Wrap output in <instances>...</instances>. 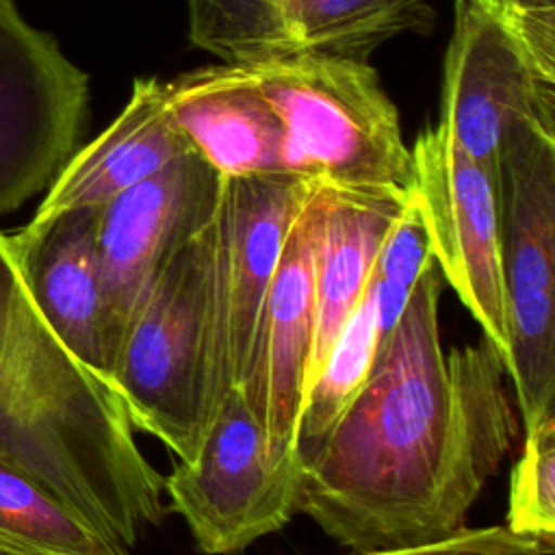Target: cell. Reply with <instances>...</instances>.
Instances as JSON below:
<instances>
[{
    "label": "cell",
    "mask_w": 555,
    "mask_h": 555,
    "mask_svg": "<svg viewBox=\"0 0 555 555\" xmlns=\"http://www.w3.org/2000/svg\"><path fill=\"white\" fill-rule=\"evenodd\" d=\"M442 284L434 260L362 388L304 462L299 512L351 553L462 531L516 438L499 349L481 334L442 351Z\"/></svg>",
    "instance_id": "cell-1"
},
{
    "label": "cell",
    "mask_w": 555,
    "mask_h": 555,
    "mask_svg": "<svg viewBox=\"0 0 555 555\" xmlns=\"http://www.w3.org/2000/svg\"><path fill=\"white\" fill-rule=\"evenodd\" d=\"M0 462L128 555L165 518L163 475L141 453L119 395L52 332L2 232Z\"/></svg>",
    "instance_id": "cell-2"
},
{
    "label": "cell",
    "mask_w": 555,
    "mask_h": 555,
    "mask_svg": "<svg viewBox=\"0 0 555 555\" xmlns=\"http://www.w3.org/2000/svg\"><path fill=\"white\" fill-rule=\"evenodd\" d=\"M217 243L212 212L141 297L108 377L132 427L158 438L180 462L197 457L212 421Z\"/></svg>",
    "instance_id": "cell-3"
},
{
    "label": "cell",
    "mask_w": 555,
    "mask_h": 555,
    "mask_svg": "<svg viewBox=\"0 0 555 555\" xmlns=\"http://www.w3.org/2000/svg\"><path fill=\"white\" fill-rule=\"evenodd\" d=\"M282 124L284 173L340 189H412V154L364 59L299 56L251 65Z\"/></svg>",
    "instance_id": "cell-4"
},
{
    "label": "cell",
    "mask_w": 555,
    "mask_h": 555,
    "mask_svg": "<svg viewBox=\"0 0 555 555\" xmlns=\"http://www.w3.org/2000/svg\"><path fill=\"white\" fill-rule=\"evenodd\" d=\"M496 225L522 429L555 410V126L522 119L496 154Z\"/></svg>",
    "instance_id": "cell-5"
},
{
    "label": "cell",
    "mask_w": 555,
    "mask_h": 555,
    "mask_svg": "<svg viewBox=\"0 0 555 555\" xmlns=\"http://www.w3.org/2000/svg\"><path fill=\"white\" fill-rule=\"evenodd\" d=\"M304 462L297 451L271 455L264 434L232 386L193 462L163 477L171 507L206 555H234L280 531L299 512Z\"/></svg>",
    "instance_id": "cell-6"
},
{
    "label": "cell",
    "mask_w": 555,
    "mask_h": 555,
    "mask_svg": "<svg viewBox=\"0 0 555 555\" xmlns=\"http://www.w3.org/2000/svg\"><path fill=\"white\" fill-rule=\"evenodd\" d=\"M89 82L13 0H0V215L48 189L76 152Z\"/></svg>",
    "instance_id": "cell-7"
},
{
    "label": "cell",
    "mask_w": 555,
    "mask_h": 555,
    "mask_svg": "<svg viewBox=\"0 0 555 555\" xmlns=\"http://www.w3.org/2000/svg\"><path fill=\"white\" fill-rule=\"evenodd\" d=\"M314 182L291 173L221 176L215 208L210 414L238 386L288 230Z\"/></svg>",
    "instance_id": "cell-8"
},
{
    "label": "cell",
    "mask_w": 555,
    "mask_h": 555,
    "mask_svg": "<svg viewBox=\"0 0 555 555\" xmlns=\"http://www.w3.org/2000/svg\"><path fill=\"white\" fill-rule=\"evenodd\" d=\"M191 41L234 65L299 56L364 59L403 33H427V0H186Z\"/></svg>",
    "instance_id": "cell-9"
},
{
    "label": "cell",
    "mask_w": 555,
    "mask_h": 555,
    "mask_svg": "<svg viewBox=\"0 0 555 555\" xmlns=\"http://www.w3.org/2000/svg\"><path fill=\"white\" fill-rule=\"evenodd\" d=\"M221 176L193 150L98 208L95 249L108 377L126 327L169 258L212 217Z\"/></svg>",
    "instance_id": "cell-10"
},
{
    "label": "cell",
    "mask_w": 555,
    "mask_h": 555,
    "mask_svg": "<svg viewBox=\"0 0 555 555\" xmlns=\"http://www.w3.org/2000/svg\"><path fill=\"white\" fill-rule=\"evenodd\" d=\"M412 191L423 210L436 264L499 349L512 373L509 312L496 225V165H483L438 128L410 147Z\"/></svg>",
    "instance_id": "cell-11"
},
{
    "label": "cell",
    "mask_w": 555,
    "mask_h": 555,
    "mask_svg": "<svg viewBox=\"0 0 555 555\" xmlns=\"http://www.w3.org/2000/svg\"><path fill=\"white\" fill-rule=\"evenodd\" d=\"M522 119L555 126V80L492 15L455 0L438 130L475 160L496 165L503 134Z\"/></svg>",
    "instance_id": "cell-12"
},
{
    "label": "cell",
    "mask_w": 555,
    "mask_h": 555,
    "mask_svg": "<svg viewBox=\"0 0 555 555\" xmlns=\"http://www.w3.org/2000/svg\"><path fill=\"white\" fill-rule=\"evenodd\" d=\"M317 182L297 212L258 321L247 371L236 386L271 455L297 451V425L314 334Z\"/></svg>",
    "instance_id": "cell-13"
},
{
    "label": "cell",
    "mask_w": 555,
    "mask_h": 555,
    "mask_svg": "<svg viewBox=\"0 0 555 555\" xmlns=\"http://www.w3.org/2000/svg\"><path fill=\"white\" fill-rule=\"evenodd\" d=\"M95 223L98 208H74L33 217L7 236L41 317L85 366L108 379Z\"/></svg>",
    "instance_id": "cell-14"
},
{
    "label": "cell",
    "mask_w": 555,
    "mask_h": 555,
    "mask_svg": "<svg viewBox=\"0 0 555 555\" xmlns=\"http://www.w3.org/2000/svg\"><path fill=\"white\" fill-rule=\"evenodd\" d=\"M167 106L189 147L219 176L284 173L282 124L251 65L182 74L167 82Z\"/></svg>",
    "instance_id": "cell-15"
},
{
    "label": "cell",
    "mask_w": 555,
    "mask_h": 555,
    "mask_svg": "<svg viewBox=\"0 0 555 555\" xmlns=\"http://www.w3.org/2000/svg\"><path fill=\"white\" fill-rule=\"evenodd\" d=\"M410 191L340 189L317 182L314 334L306 390L319 375L340 330L366 295L384 236Z\"/></svg>",
    "instance_id": "cell-16"
},
{
    "label": "cell",
    "mask_w": 555,
    "mask_h": 555,
    "mask_svg": "<svg viewBox=\"0 0 555 555\" xmlns=\"http://www.w3.org/2000/svg\"><path fill=\"white\" fill-rule=\"evenodd\" d=\"M189 150L167 106V82L134 80L121 113L104 132L67 158L35 217L100 208Z\"/></svg>",
    "instance_id": "cell-17"
},
{
    "label": "cell",
    "mask_w": 555,
    "mask_h": 555,
    "mask_svg": "<svg viewBox=\"0 0 555 555\" xmlns=\"http://www.w3.org/2000/svg\"><path fill=\"white\" fill-rule=\"evenodd\" d=\"M0 555H128L37 481L0 462Z\"/></svg>",
    "instance_id": "cell-18"
},
{
    "label": "cell",
    "mask_w": 555,
    "mask_h": 555,
    "mask_svg": "<svg viewBox=\"0 0 555 555\" xmlns=\"http://www.w3.org/2000/svg\"><path fill=\"white\" fill-rule=\"evenodd\" d=\"M377 351V314L375 297L369 286L360 306L353 310L330 349L319 375L304 395L297 453L306 462L325 440L340 414L353 401L373 366Z\"/></svg>",
    "instance_id": "cell-19"
},
{
    "label": "cell",
    "mask_w": 555,
    "mask_h": 555,
    "mask_svg": "<svg viewBox=\"0 0 555 555\" xmlns=\"http://www.w3.org/2000/svg\"><path fill=\"white\" fill-rule=\"evenodd\" d=\"M434 260L423 210L414 191H410L401 212L384 236L371 278L377 314V347H382L397 327L418 278Z\"/></svg>",
    "instance_id": "cell-20"
},
{
    "label": "cell",
    "mask_w": 555,
    "mask_h": 555,
    "mask_svg": "<svg viewBox=\"0 0 555 555\" xmlns=\"http://www.w3.org/2000/svg\"><path fill=\"white\" fill-rule=\"evenodd\" d=\"M522 451L509 475L505 527L553 551L555 542V410L522 429Z\"/></svg>",
    "instance_id": "cell-21"
},
{
    "label": "cell",
    "mask_w": 555,
    "mask_h": 555,
    "mask_svg": "<svg viewBox=\"0 0 555 555\" xmlns=\"http://www.w3.org/2000/svg\"><path fill=\"white\" fill-rule=\"evenodd\" d=\"M525 48L540 74L555 80V0H470Z\"/></svg>",
    "instance_id": "cell-22"
},
{
    "label": "cell",
    "mask_w": 555,
    "mask_h": 555,
    "mask_svg": "<svg viewBox=\"0 0 555 555\" xmlns=\"http://www.w3.org/2000/svg\"><path fill=\"white\" fill-rule=\"evenodd\" d=\"M551 551L533 538L518 535L505 525L462 529L449 538L384 551H362L351 555H548Z\"/></svg>",
    "instance_id": "cell-23"
}]
</instances>
